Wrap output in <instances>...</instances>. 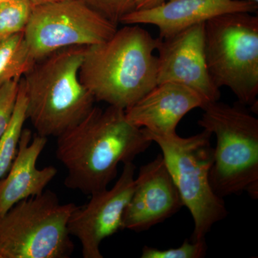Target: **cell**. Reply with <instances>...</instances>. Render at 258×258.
I'll use <instances>...</instances> for the list:
<instances>
[{
    "mask_svg": "<svg viewBox=\"0 0 258 258\" xmlns=\"http://www.w3.org/2000/svg\"><path fill=\"white\" fill-rule=\"evenodd\" d=\"M206 104L203 97L180 83H160L125 110L129 121L150 133L170 136L185 115Z\"/></svg>",
    "mask_w": 258,
    "mask_h": 258,
    "instance_id": "13",
    "label": "cell"
},
{
    "mask_svg": "<svg viewBox=\"0 0 258 258\" xmlns=\"http://www.w3.org/2000/svg\"><path fill=\"white\" fill-rule=\"evenodd\" d=\"M20 79L12 80L0 87V139L11 120L18 98Z\"/></svg>",
    "mask_w": 258,
    "mask_h": 258,
    "instance_id": "20",
    "label": "cell"
},
{
    "mask_svg": "<svg viewBox=\"0 0 258 258\" xmlns=\"http://www.w3.org/2000/svg\"><path fill=\"white\" fill-rule=\"evenodd\" d=\"M3 2L7 1V0H2Z\"/></svg>",
    "mask_w": 258,
    "mask_h": 258,
    "instance_id": "25",
    "label": "cell"
},
{
    "mask_svg": "<svg viewBox=\"0 0 258 258\" xmlns=\"http://www.w3.org/2000/svg\"><path fill=\"white\" fill-rule=\"evenodd\" d=\"M93 10L118 26L121 19L136 10L134 0H84Z\"/></svg>",
    "mask_w": 258,
    "mask_h": 258,
    "instance_id": "19",
    "label": "cell"
},
{
    "mask_svg": "<svg viewBox=\"0 0 258 258\" xmlns=\"http://www.w3.org/2000/svg\"><path fill=\"white\" fill-rule=\"evenodd\" d=\"M208 250L206 241L189 242L185 240L183 244L176 248L160 249L144 246L142 249V258H202Z\"/></svg>",
    "mask_w": 258,
    "mask_h": 258,
    "instance_id": "18",
    "label": "cell"
},
{
    "mask_svg": "<svg viewBox=\"0 0 258 258\" xmlns=\"http://www.w3.org/2000/svg\"><path fill=\"white\" fill-rule=\"evenodd\" d=\"M36 62L24 32L0 39V87L15 79H22Z\"/></svg>",
    "mask_w": 258,
    "mask_h": 258,
    "instance_id": "15",
    "label": "cell"
},
{
    "mask_svg": "<svg viewBox=\"0 0 258 258\" xmlns=\"http://www.w3.org/2000/svg\"><path fill=\"white\" fill-rule=\"evenodd\" d=\"M205 53L212 81L227 87L239 103L254 107L258 95V17L227 13L205 25Z\"/></svg>",
    "mask_w": 258,
    "mask_h": 258,
    "instance_id": "6",
    "label": "cell"
},
{
    "mask_svg": "<svg viewBox=\"0 0 258 258\" xmlns=\"http://www.w3.org/2000/svg\"><path fill=\"white\" fill-rule=\"evenodd\" d=\"M152 144L125 110L94 106L78 124L57 137L56 157L66 168L64 184L91 196L108 188L120 164L133 162Z\"/></svg>",
    "mask_w": 258,
    "mask_h": 258,
    "instance_id": "1",
    "label": "cell"
},
{
    "mask_svg": "<svg viewBox=\"0 0 258 258\" xmlns=\"http://www.w3.org/2000/svg\"><path fill=\"white\" fill-rule=\"evenodd\" d=\"M184 206L162 154L139 169L125 208L123 230L143 232L165 221Z\"/></svg>",
    "mask_w": 258,
    "mask_h": 258,
    "instance_id": "11",
    "label": "cell"
},
{
    "mask_svg": "<svg viewBox=\"0 0 258 258\" xmlns=\"http://www.w3.org/2000/svg\"><path fill=\"white\" fill-rule=\"evenodd\" d=\"M166 0H134L136 10L153 9L164 4Z\"/></svg>",
    "mask_w": 258,
    "mask_h": 258,
    "instance_id": "21",
    "label": "cell"
},
{
    "mask_svg": "<svg viewBox=\"0 0 258 258\" xmlns=\"http://www.w3.org/2000/svg\"><path fill=\"white\" fill-rule=\"evenodd\" d=\"M86 47L61 49L37 61L21 79L27 118L37 135L58 137L81 122L95 106L80 79Z\"/></svg>",
    "mask_w": 258,
    "mask_h": 258,
    "instance_id": "3",
    "label": "cell"
},
{
    "mask_svg": "<svg viewBox=\"0 0 258 258\" xmlns=\"http://www.w3.org/2000/svg\"><path fill=\"white\" fill-rule=\"evenodd\" d=\"M64 1V0H30V3L33 7L40 6L50 3H57V2Z\"/></svg>",
    "mask_w": 258,
    "mask_h": 258,
    "instance_id": "22",
    "label": "cell"
},
{
    "mask_svg": "<svg viewBox=\"0 0 258 258\" xmlns=\"http://www.w3.org/2000/svg\"><path fill=\"white\" fill-rule=\"evenodd\" d=\"M242 106L210 102L198 120L216 136L210 181L222 198L244 191L258 198V119Z\"/></svg>",
    "mask_w": 258,
    "mask_h": 258,
    "instance_id": "4",
    "label": "cell"
},
{
    "mask_svg": "<svg viewBox=\"0 0 258 258\" xmlns=\"http://www.w3.org/2000/svg\"><path fill=\"white\" fill-rule=\"evenodd\" d=\"M2 3H3V1H2V0H0V4H1Z\"/></svg>",
    "mask_w": 258,
    "mask_h": 258,
    "instance_id": "24",
    "label": "cell"
},
{
    "mask_svg": "<svg viewBox=\"0 0 258 258\" xmlns=\"http://www.w3.org/2000/svg\"><path fill=\"white\" fill-rule=\"evenodd\" d=\"M143 129L148 138L160 147L183 205L191 213L195 225L191 241L205 240L213 225L228 215L223 198L215 193L210 184L212 134L203 129L196 135L183 138L177 134L157 135Z\"/></svg>",
    "mask_w": 258,
    "mask_h": 258,
    "instance_id": "5",
    "label": "cell"
},
{
    "mask_svg": "<svg viewBox=\"0 0 258 258\" xmlns=\"http://www.w3.org/2000/svg\"><path fill=\"white\" fill-rule=\"evenodd\" d=\"M154 38L140 25H125L106 41L86 47L79 76L95 101L127 109L157 85Z\"/></svg>",
    "mask_w": 258,
    "mask_h": 258,
    "instance_id": "2",
    "label": "cell"
},
{
    "mask_svg": "<svg viewBox=\"0 0 258 258\" xmlns=\"http://www.w3.org/2000/svg\"><path fill=\"white\" fill-rule=\"evenodd\" d=\"M117 29L84 0H64L33 7L24 35L37 62L61 49L106 41Z\"/></svg>",
    "mask_w": 258,
    "mask_h": 258,
    "instance_id": "8",
    "label": "cell"
},
{
    "mask_svg": "<svg viewBox=\"0 0 258 258\" xmlns=\"http://www.w3.org/2000/svg\"><path fill=\"white\" fill-rule=\"evenodd\" d=\"M47 138L24 128L19 140L16 155L6 176L0 179V217L19 202L43 192L57 174V169L48 166L37 167Z\"/></svg>",
    "mask_w": 258,
    "mask_h": 258,
    "instance_id": "14",
    "label": "cell"
},
{
    "mask_svg": "<svg viewBox=\"0 0 258 258\" xmlns=\"http://www.w3.org/2000/svg\"><path fill=\"white\" fill-rule=\"evenodd\" d=\"M136 169L133 162L123 164L113 187L93 194L87 204L76 206L71 214L68 230L79 241L83 257L103 258L102 242L123 230V215L134 192Z\"/></svg>",
    "mask_w": 258,
    "mask_h": 258,
    "instance_id": "9",
    "label": "cell"
},
{
    "mask_svg": "<svg viewBox=\"0 0 258 258\" xmlns=\"http://www.w3.org/2000/svg\"><path fill=\"white\" fill-rule=\"evenodd\" d=\"M249 1L253 2V3H257L258 4V0H249Z\"/></svg>",
    "mask_w": 258,
    "mask_h": 258,
    "instance_id": "23",
    "label": "cell"
},
{
    "mask_svg": "<svg viewBox=\"0 0 258 258\" xmlns=\"http://www.w3.org/2000/svg\"><path fill=\"white\" fill-rule=\"evenodd\" d=\"M33 6L30 0H7L0 4V39L24 32Z\"/></svg>",
    "mask_w": 258,
    "mask_h": 258,
    "instance_id": "17",
    "label": "cell"
},
{
    "mask_svg": "<svg viewBox=\"0 0 258 258\" xmlns=\"http://www.w3.org/2000/svg\"><path fill=\"white\" fill-rule=\"evenodd\" d=\"M27 118V100L23 83L20 81L18 98L11 120L0 139V179L9 171L16 155L20 136Z\"/></svg>",
    "mask_w": 258,
    "mask_h": 258,
    "instance_id": "16",
    "label": "cell"
},
{
    "mask_svg": "<svg viewBox=\"0 0 258 258\" xmlns=\"http://www.w3.org/2000/svg\"><path fill=\"white\" fill-rule=\"evenodd\" d=\"M205 25L198 24L166 38L159 37L157 85L180 83L200 95L205 103L220 101L205 53Z\"/></svg>",
    "mask_w": 258,
    "mask_h": 258,
    "instance_id": "10",
    "label": "cell"
},
{
    "mask_svg": "<svg viewBox=\"0 0 258 258\" xmlns=\"http://www.w3.org/2000/svg\"><path fill=\"white\" fill-rule=\"evenodd\" d=\"M76 206L46 189L19 202L0 217V258L71 257L68 223Z\"/></svg>",
    "mask_w": 258,
    "mask_h": 258,
    "instance_id": "7",
    "label": "cell"
},
{
    "mask_svg": "<svg viewBox=\"0 0 258 258\" xmlns=\"http://www.w3.org/2000/svg\"><path fill=\"white\" fill-rule=\"evenodd\" d=\"M258 4L249 0H169L153 9L134 10L120 20L123 25H152L166 38L227 13H255Z\"/></svg>",
    "mask_w": 258,
    "mask_h": 258,
    "instance_id": "12",
    "label": "cell"
}]
</instances>
